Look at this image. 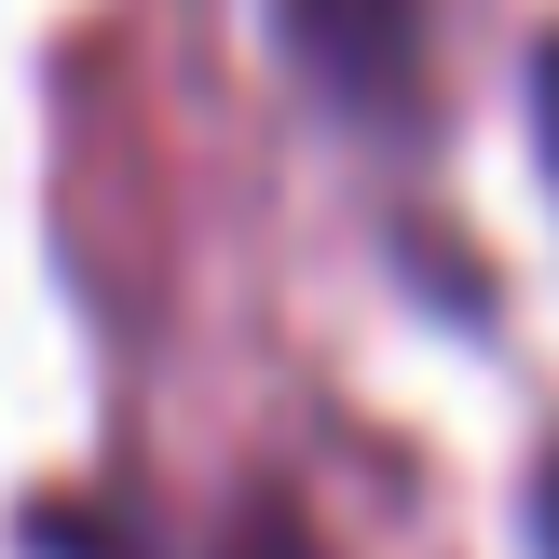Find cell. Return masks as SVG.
<instances>
[{
  "mask_svg": "<svg viewBox=\"0 0 559 559\" xmlns=\"http://www.w3.org/2000/svg\"><path fill=\"white\" fill-rule=\"evenodd\" d=\"M273 41L342 123H409L424 109V0H273Z\"/></svg>",
  "mask_w": 559,
  "mask_h": 559,
  "instance_id": "obj_1",
  "label": "cell"
},
{
  "mask_svg": "<svg viewBox=\"0 0 559 559\" xmlns=\"http://www.w3.org/2000/svg\"><path fill=\"white\" fill-rule=\"evenodd\" d=\"M533 136H546V178H559V27L533 41Z\"/></svg>",
  "mask_w": 559,
  "mask_h": 559,
  "instance_id": "obj_2",
  "label": "cell"
},
{
  "mask_svg": "<svg viewBox=\"0 0 559 559\" xmlns=\"http://www.w3.org/2000/svg\"><path fill=\"white\" fill-rule=\"evenodd\" d=\"M519 519H533V559H559V451L533 464V491H519Z\"/></svg>",
  "mask_w": 559,
  "mask_h": 559,
  "instance_id": "obj_3",
  "label": "cell"
},
{
  "mask_svg": "<svg viewBox=\"0 0 559 559\" xmlns=\"http://www.w3.org/2000/svg\"><path fill=\"white\" fill-rule=\"evenodd\" d=\"M233 559H314V533H300V519H273V506H260V533H246Z\"/></svg>",
  "mask_w": 559,
  "mask_h": 559,
  "instance_id": "obj_4",
  "label": "cell"
}]
</instances>
